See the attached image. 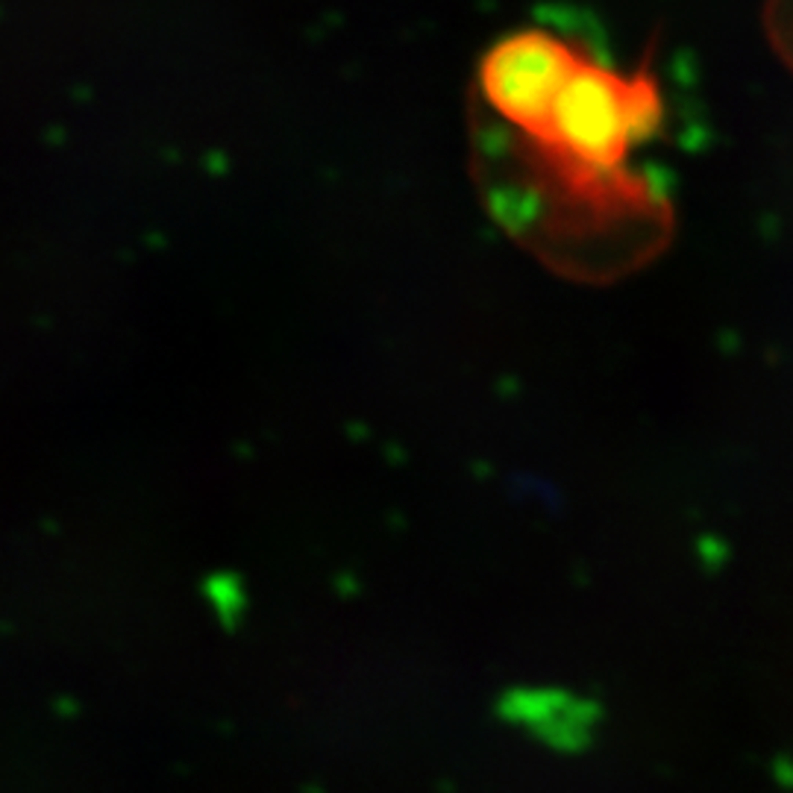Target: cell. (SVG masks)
<instances>
[{"mask_svg":"<svg viewBox=\"0 0 793 793\" xmlns=\"http://www.w3.org/2000/svg\"><path fill=\"white\" fill-rule=\"evenodd\" d=\"M665 121V97L649 71H623L582 48L553 103L523 129H503L509 145L529 147L526 165L550 174V188L573 200L635 195L626 165Z\"/></svg>","mask_w":793,"mask_h":793,"instance_id":"1","label":"cell"},{"mask_svg":"<svg viewBox=\"0 0 793 793\" xmlns=\"http://www.w3.org/2000/svg\"><path fill=\"white\" fill-rule=\"evenodd\" d=\"M770 39L793 69V0H768Z\"/></svg>","mask_w":793,"mask_h":793,"instance_id":"2","label":"cell"}]
</instances>
